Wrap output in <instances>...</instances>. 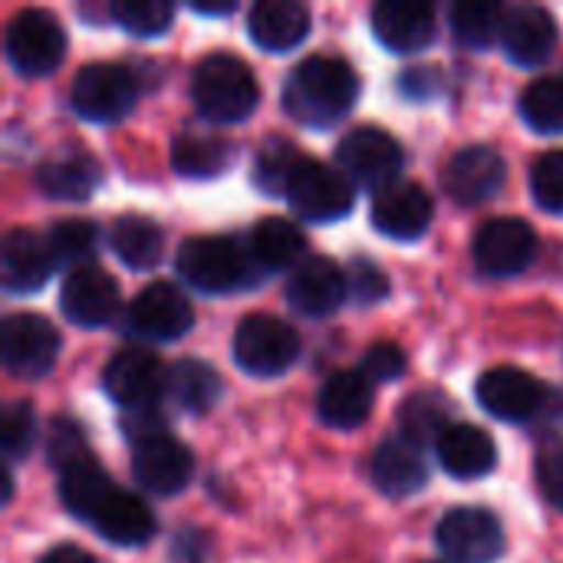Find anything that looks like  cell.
<instances>
[{
	"mask_svg": "<svg viewBox=\"0 0 563 563\" xmlns=\"http://www.w3.org/2000/svg\"><path fill=\"white\" fill-rule=\"evenodd\" d=\"M336 165L350 181H356L360 188L376 195V191L399 181V172L406 165V152L386 129L360 125L340 139Z\"/></svg>",
	"mask_w": 563,
	"mask_h": 563,
	"instance_id": "8",
	"label": "cell"
},
{
	"mask_svg": "<svg viewBox=\"0 0 563 563\" xmlns=\"http://www.w3.org/2000/svg\"><path fill=\"white\" fill-rule=\"evenodd\" d=\"M231 356L247 376H284L300 356V336L287 320L274 313H251L234 330Z\"/></svg>",
	"mask_w": 563,
	"mask_h": 563,
	"instance_id": "5",
	"label": "cell"
},
{
	"mask_svg": "<svg viewBox=\"0 0 563 563\" xmlns=\"http://www.w3.org/2000/svg\"><path fill=\"white\" fill-rule=\"evenodd\" d=\"M561 40L558 20L551 10L538 7V3H518L508 7L505 16V33H501V46L508 53V59L515 66H541L554 56Z\"/></svg>",
	"mask_w": 563,
	"mask_h": 563,
	"instance_id": "21",
	"label": "cell"
},
{
	"mask_svg": "<svg viewBox=\"0 0 563 563\" xmlns=\"http://www.w3.org/2000/svg\"><path fill=\"white\" fill-rule=\"evenodd\" d=\"M406 369H409V356L399 343H373L360 363V373L369 383H396L406 376Z\"/></svg>",
	"mask_w": 563,
	"mask_h": 563,
	"instance_id": "43",
	"label": "cell"
},
{
	"mask_svg": "<svg viewBox=\"0 0 563 563\" xmlns=\"http://www.w3.org/2000/svg\"><path fill=\"white\" fill-rule=\"evenodd\" d=\"M534 472H538V488L544 492V498H548L558 511H563V439H548V442H541Z\"/></svg>",
	"mask_w": 563,
	"mask_h": 563,
	"instance_id": "44",
	"label": "cell"
},
{
	"mask_svg": "<svg viewBox=\"0 0 563 563\" xmlns=\"http://www.w3.org/2000/svg\"><path fill=\"white\" fill-rule=\"evenodd\" d=\"M139 99V79L119 63H89L73 76L69 106L86 122H119Z\"/></svg>",
	"mask_w": 563,
	"mask_h": 563,
	"instance_id": "7",
	"label": "cell"
},
{
	"mask_svg": "<svg viewBox=\"0 0 563 563\" xmlns=\"http://www.w3.org/2000/svg\"><path fill=\"white\" fill-rule=\"evenodd\" d=\"M191 10L201 16H221V13H234V3H191Z\"/></svg>",
	"mask_w": 563,
	"mask_h": 563,
	"instance_id": "50",
	"label": "cell"
},
{
	"mask_svg": "<svg viewBox=\"0 0 563 563\" xmlns=\"http://www.w3.org/2000/svg\"><path fill=\"white\" fill-rule=\"evenodd\" d=\"M505 178H508V165L492 145H465L462 152H455L449 158V165L442 172L445 191L459 205H482V201L495 198L501 191Z\"/></svg>",
	"mask_w": 563,
	"mask_h": 563,
	"instance_id": "19",
	"label": "cell"
},
{
	"mask_svg": "<svg viewBox=\"0 0 563 563\" xmlns=\"http://www.w3.org/2000/svg\"><path fill=\"white\" fill-rule=\"evenodd\" d=\"M369 478L386 498L402 501L429 485V465L422 459V449L399 435V439L379 442L369 462Z\"/></svg>",
	"mask_w": 563,
	"mask_h": 563,
	"instance_id": "24",
	"label": "cell"
},
{
	"mask_svg": "<svg viewBox=\"0 0 563 563\" xmlns=\"http://www.w3.org/2000/svg\"><path fill=\"white\" fill-rule=\"evenodd\" d=\"M518 109L538 135H563V76L534 79L521 92Z\"/></svg>",
	"mask_w": 563,
	"mask_h": 563,
	"instance_id": "36",
	"label": "cell"
},
{
	"mask_svg": "<svg viewBox=\"0 0 563 563\" xmlns=\"http://www.w3.org/2000/svg\"><path fill=\"white\" fill-rule=\"evenodd\" d=\"M122 297H119V284L112 274H106L96 264L76 267L66 274L63 287H59V310L69 323L82 327V330H99L109 327L119 317Z\"/></svg>",
	"mask_w": 563,
	"mask_h": 563,
	"instance_id": "15",
	"label": "cell"
},
{
	"mask_svg": "<svg viewBox=\"0 0 563 563\" xmlns=\"http://www.w3.org/2000/svg\"><path fill=\"white\" fill-rule=\"evenodd\" d=\"M303 162H307V155H303L294 142L274 135V139H267V142L257 148L251 178H254V185H257L264 195H284V198H287L290 181H294V175L300 172Z\"/></svg>",
	"mask_w": 563,
	"mask_h": 563,
	"instance_id": "34",
	"label": "cell"
},
{
	"mask_svg": "<svg viewBox=\"0 0 563 563\" xmlns=\"http://www.w3.org/2000/svg\"><path fill=\"white\" fill-rule=\"evenodd\" d=\"M46 244L53 251L56 267L73 264V271H76V267H86V261L96 254L99 228L92 221H86V218H69V221H59V224L49 228Z\"/></svg>",
	"mask_w": 563,
	"mask_h": 563,
	"instance_id": "39",
	"label": "cell"
},
{
	"mask_svg": "<svg viewBox=\"0 0 563 563\" xmlns=\"http://www.w3.org/2000/svg\"><path fill=\"white\" fill-rule=\"evenodd\" d=\"M360 89V73L346 59L317 53L300 59L284 79V109L300 125L330 129L353 112Z\"/></svg>",
	"mask_w": 563,
	"mask_h": 563,
	"instance_id": "1",
	"label": "cell"
},
{
	"mask_svg": "<svg viewBox=\"0 0 563 563\" xmlns=\"http://www.w3.org/2000/svg\"><path fill=\"white\" fill-rule=\"evenodd\" d=\"M399 426H402V439H409L412 445H426L429 439H442V432L449 429V406L445 399H439L435 393H416L402 402L399 409Z\"/></svg>",
	"mask_w": 563,
	"mask_h": 563,
	"instance_id": "37",
	"label": "cell"
},
{
	"mask_svg": "<svg viewBox=\"0 0 563 563\" xmlns=\"http://www.w3.org/2000/svg\"><path fill=\"white\" fill-rule=\"evenodd\" d=\"M109 16L132 36L152 40L162 36L175 20V3L168 0H115L109 3Z\"/></svg>",
	"mask_w": 563,
	"mask_h": 563,
	"instance_id": "38",
	"label": "cell"
},
{
	"mask_svg": "<svg viewBox=\"0 0 563 563\" xmlns=\"http://www.w3.org/2000/svg\"><path fill=\"white\" fill-rule=\"evenodd\" d=\"M109 247L112 254L132 267V271H148L162 261V247H165V238H162V228L152 221V218H142V214H122L112 221L109 228Z\"/></svg>",
	"mask_w": 563,
	"mask_h": 563,
	"instance_id": "31",
	"label": "cell"
},
{
	"mask_svg": "<svg viewBox=\"0 0 563 563\" xmlns=\"http://www.w3.org/2000/svg\"><path fill=\"white\" fill-rule=\"evenodd\" d=\"M36 563H96V558L89 551L76 548V544H56V548H49Z\"/></svg>",
	"mask_w": 563,
	"mask_h": 563,
	"instance_id": "49",
	"label": "cell"
},
{
	"mask_svg": "<svg viewBox=\"0 0 563 563\" xmlns=\"http://www.w3.org/2000/svg\"><path fill=\"white\" fill-rule=\"evenodd\" d=\"M99 181H102V165L86 148L53 152L36 168L40 191L56 201H82L99 188Z\"/></svg>",
	"mask_w": 563,
	"mask_h": 563,
	"instance_id": "28",
	"label": "cell"
},
{
	"mask_svg": "<svg viewBox=\"0 0 563 563\" xmlns=\"http://www.w3.org/2000/svg\"><path fill=\"white\" fill-rule=\"evenodd\" d=\"M475 396L488 416L511 426H528L534 419H563L561 389L551 393L538 376L518 366H495L482 373V379L475 383Z\"/></svg>",
	"mask_w": 563,
	"mask_h": 563,
	"instance_id": "4",
	"label": "cell"
},
{
	"mask_svg": "<svg viewBox=\"0 0 563 563\" xmlns=\"http://www.w3.org/2000/svg\"><path fill=\"white\" fill-rule=\"evenodd\" d=\"M247 254L261 274L297 271L307 261V238L287 218H264L247 234Z\"/></svg>",
	"mask_w": 563,
	"mask_h": 563,
	"instance_id": "29",
	"label": "cell"
},
{
	"mask_svg": "<svg viewBox=\"0 0 563 563\" xmlns=\"http://www.w3.org/2000/svg\"><path fill=\"white\" fill-rule=\"evenodd\" d=\"M238 158L231 139L214 132H181L172 142V168L185 178H218Z\"/></svg>",
	"mask_w": 563,
	"mask_h": 563,
	"instance_id": "30",
	"label": "cell"
},
{
	"mask_svg": "<svg viewBox=\"0 0 563 563\" xmlns=\"http://www.w3.org/2000/svg\"><path fill=\"white\" fill-rule=\"evenodd\" d=\"M445 79L435 66H412L399 76V92L409 99V102H429L442 92Z\"/></svg>",
	"mask_w": 563,
	"mask_h": 563,
	"instance_id": "46",
	"label": "cell"
},
{
	"mask_svg": "<svg viewBox=\"0 0 563 563\" xmlns=\"http://www.w3.org/2000/svg\"><path fill=\"white\" fill-rule=\"evenodd\" d=\"M505 16H508V7H501V3H452L449 26L462 46L488 49L492 43L501 40Z\"/></svg>",
	"mask_w": 563,
	"mask_h": 563,
	"instance_id": "35",
	"label": "cell"
},
{
	"mask_svg": "<svg viewBox=\"0 0 563 563\" xmlns=\"http://www.w3.org/2000/svg\"><path fill=\"white\" fill-rule=\"evenodd\" d=\"M172 554H175V561L178 563H201L205 561V554H208V538H205L201 531L188 528V531H181V534L175 538Z\"/></svg>",
	"mask_w": 563,
	"mask_h": 563,
	"instance_id": "48",
	"label": "cell"
},
{
	"mask_svg": "<svg viewBox=\"0 0 563 563\" xmlns=\"http://www.w3.org/2000/svg\"><path fill=\"white\" fill-rule=\"evenodd\" d=\"M310 10L300 0H261L247 13L251 40L267 53H290L310 36Z\"/></svg>",
	"mask_w": 563,
	"mask_h": 563,
	"instance_id": "25",
	"label": "cell"
},
{
	"mask_svg": "<svg viewBox=\"0 0 563 563\" xmlns=\"http://www.w3.org/2000/svg\"><path fill=\"white\" fill-rule=\"evenodd\" d=\"M346 280H350V300H356L360 307H369L389 297V277L373 261H363V257L353 261V267L346 271Z\"/></svg>",
	"mask_w": 563,
	"mask_h": 563,
	"instance_id": "45",
	"label": "cell"
},
{
	"mask_svg": "<svg viewBox=\"0 0 563 563\" xmlns=\"http://www.w3.org/2000/svg\"><path fill=\"white\" fill-rule=\"evenodd\" d=\"M112 488H115V482L96 462V455H89V459H82V462H76V465L59 472V501L79 521H89V515L99 508V501Z\"/></svg>",
	"mask_w": 563,
	"mask_h": 563,
	"instance_id": "33",
	"label": "cell"
},
{
	"mask_svg": "<svg viewBox=\"0 0 563 563\" xmlns=\"http://www.w3.org/2000/svg\"><path fill=\"white\" fill-rule=\"evenodd\" d=\"M0 264H3V287L13 297H26V294L43 290L46 280L53 277V271H56V261H53V251H49L46 238H40L30 228L7 231Z\"/></svg>",
	"mask_w": 563,
	"mask_h": 563,
	"instance_id": "23",
	"label": "cell"
},
{
	"mask_svg": "<svg viewBox=\"0 0 563 563\" xmlns=\"http://www.w3.org/2000/svg\"><path fill=\"white\" fill-rule=\"evenodd\" d=\"M435 452H439V465L459 482L485 478L498 465L495 439L472 422H452L435 442Z\"/></svg>",
	"mask_w": 563,
	"mask_h": 563,
	"instance_id": "26",
	"label": "cell"
},
{
	"mask_svg": "<svg viewBox=\"0 0 563 563\" xmlns=\"http://www.w3.org/2000/svg\"><path fill=\"white\" fill-rule=\"evenodd\" d=\"M531 191L544 211L563 214V148L544 152L531 165Z\"/></svg>",
	"mask_w": 563,
	"mask_h": 563,
	"instance_id": "41",
	"label": "cell"
},
{
	"mask_svg": "<svg viewBox=\"0 0 563 563\" xmlns=\"http://www.w3.org/2000/svg\"><path fill=\"white\" fill-rule=\"evenodd\" d=\"M435 544L452 563H495L505 554L508 538L492 511L452 508L435 528Z\"/></svg>",
	"mask_w": 563,
	"mask_h": 563,
	"instance_id": "12",
	"label": "cell"
},
{
	"mask_svg": "<svg viewBox=\"0 0 563 563\" xmlns=\"http://www.w3.org/2000/svg\"><path fill=\"white\" fill-rule=\"evenodd\" d=\"M195 323L191 300L168 280L148 284L125 310V333L142 343H172L181 340Z\"/></svg>",
	"mask_w": 563,
	"mask_h": 563,
	"instance_id": "10",
	"label": "cell"
},
{
	"mask_svg": "<svg viewBox=\"0 0 563 563\" xmlns=\"http://www.w3.org/2000/svg\"><path fill=\"white\" fill-rule=\"evenodd\" d=\"M432 195L416 181H396L373 195V228L393 241H416L432 228Z\"/></svg>",
	"mask_w": 563,
	"mask_h": 563,
	"instance_id": "18",
	"label": "cell"
},
{
	"mask_svg": "<svg viewBox=\"0 0 563 563\" xmlns=\"http://www.w3.org/2000/svg\"><path fill=\"white\" fill-rule=\"evenodd\" d=\"M191 99L198 115L218 125H234L254 115L261 102V86L254 69L234 53H211L191 73Z\"/></svg>",
	"mask_w": 563,
	"mask_h": 563,
	"instance_id": "2",
	"label": "cell"
},
{
	"mask_svg": "<svg viewBox=\"0 0 563 563\" xmlns=\"http://www.w3.org/2000/svg\"><path fill=\"white\" fill-rule=\"evenodd\" d=\"M89 442H86V432L73 422V419H56L49 426V435H46V459L49 465L56 468V475L82 459H89Z\"/></svg>",
	"mask_w": 563,
	"mask_h": 563,
	"instance_id": "42",
	"label": "cell"
},
{
	"mask_svg": "<svg viewBox=\"0 0 563 563\" xmlns=\"http://www.w3.org/2000/svg\"><path fill=\"white\" fill-rule=\"evenodd\" d=\"M36 442V412L30 402H10L3 409V429H0V449L7 465L10 462H23L33 452Z\"/></svg>",
	"mask_w": 563,
	"mask_h": 563,
	"instance_id": "40",
	"label": "cell"
},
{
	"mask_svg": "<svg viewBox=\"0 0 563 563\" xmlns=\"http://www.w3.org/2000/svg\"><path fill=\"white\" fill-rule=\"evenodd\" d=\"M287 201L300 218L317 221V224H330V221H340L350 214L353 185L340 168L307 158L290 181Z\"/></svg>",
	"mask_w": 563,
	"mask_h": 563,
	"instance_id": "14",
	"label": "cell"
},
{
	"mask_svg": "<svg viewBox=\"0 0 563 563\" xmlns=\"http://www.w3.org/2000/svg\"><path fill=\"white\" fill-rule=\"evenodd\" d=\"M63 56L66 30L49 10L30 7L7 23V59L23 79H43L56 73Z\"/></svg>",
	"mask_w": 563,
	"mask_h": 563,
	"instance_id": "6",
	"label": "cell"
},
{
	"mask_svg": "<svg viewBox=\"0 0 563 563\" xmlns=\"http://www.w3.org/2000/svg\"><path fill=\"white\" fill-rule=\"evenodd\" d=\"M168 396L172 402L181 409V412H191V416H205L208 409L218 406L221 399V376L211 363L205 360H178L172 369H168Z\"/></svg>",
	"mask_w": 563,
	"mask_h": 563,
	"instance_id": "32",
	"label": "cell"
},
{
	"mask_svg": "<svg viewBox=\"0 0 563 563\" xmlns=\"http://www.w3.org/2000/svg\"><path fill=\"white\" fill-rule=\"evenodd\" d=\"M287 307L297 317L323 320L333 317L350 297V280L330 257H307L287 280Z\"/></svg>",
	"mask_w": 563,
	"mask_h": 563,
	"instance_id": "16",
	"label": "cell"
},
{
	"mask_svg": "<svg viewBox=\"0 0 563 563\" xmlns=\"http://www.w3.org/2000/svg\"><path fill=\"white\" fill-rule=\"evenodd\" d=\"M119 429L129 439V445L135 449V445H142V442H148L155 435H165L168 422H165V416L158 409H139V412H125Z\"/></svg>",
	"mask_w": 563,
	"mask_h": 563,
	"instance_id": "47",
	"label": "cell"
},
{
	"mask_svg": "<svg viewBox=\"0 0 563 563\" xmlns=\"http://www.w3.org/2000/svg\"><path fill=\"white\" fill-rule=\"evenodd\" d=\"M472 254L485 277H518L538 257V234L521 218H492L478 228Z\"/></svg>",
	"mask_w": 563,
	"mask_h": 563,
	"instance_id": "13",
	"label": "cell"
},
{
	"mask_svg": "<svg viewBox=\"0 0 563 563\" xmlns=\"http://www.w3.org/2000/svg\"><path fill=\"white\" fill-rule=\"evenodd\" d=\"M132 475L145 492L172 498L188 488L195 475V455L185 442L165 432L132 449Z\"/></svg>",
	"mask_w": 563,
	"mask_h": 563,
	"instance_id": "17",
	"label": "cell"
},
{
	"mask_svg": "<svg viewBox=\"0 0 563 563\" xmlns=\"http://www.w3.org/2000/svg\"><path fill=\"white\" fill-rule=\"evenodd\" d=\"M0 353L10 376L43 379L59 360V333L40 313H10L0 330Z\"/></svg>",
	"mask_w": 563,
	"mask_h": 563,
	"instance_id": "11",
	"label": "cell"
},
{
	"mask_svg": "<svg viewBox=\"0 0 563 563\" xmlns=\"http://www.w3.org/2000/svg\"><path fill=\"white\" fill-rule=\"evenodd\" d=\"M102 389L112 402H119L129 412L158 409V399L168 393V369L152 350L125 346L106 363Z\"/></svg>",
	"mask_w": 563,
	"mask_h": 563,
	"instance_id": "9",
	"label": "cell"
},
{
	"mask_svg": "<svg viewBox=\"0 0 563 563\" xmlns=\"http://www.w3.org/2000/svg\"><path fill=\"white\" fill-rule=\"evenodd\" d=\"M175 271L198 294H234V290L254 287L264 277L254 267L247 244H238L218 234L188 238L175 254Z\"/></svg>",
	"mask_w": 563,
	"mask_h": 563,
	"instance_id": "3",
	"label": "cell"
},
{
	"mask_svg": "<svg viewBox=\"0 0 563 563\" xmlns=\"http://www.w3.org/2000/svg\"><path fill=\"white\" fill-rule=\"evenodd\" d=\"M86 525L102 541H109L115 548H142L158 531V521H155L152 508L139 495H132V492H125L119 485L99 501V508L89 515Z\"/></svg>",
	"mask_w": 563,
	"mask_h": 563,
	"instance_id": "22",
	"label": "cell"
},
{
	"mask_svg": "<svg viewBox=\"0 0 563 563\" xmlns=\"http://www.w3.org/2000/svg\"><path fill=\"white\" fill-rule=\"evenodd\" d=\"M373 402V383L360 369H340L323 383L317 396V416L330 429H360L369 419Z\"/></svg>",
	"mask_w": 563,
	"mask_h": 563,
	"instance_id": "27",
	"label": "cell"
},
{
	"mask_svg": "<svg viewBox=\"0 0 563 563\" xmlns=\"http://www.w3.org/2000/svg\"><path fill=\"white\" fill-rule=\"evenodd\" d=\"M435 30V7L422 0H379L373 7V33L393 53H422Z\"/></svg>",
	"mask_w": 563,
	"mask_h": 563,
	"instance_id": "20",
	"label": "cell"
}]
</instances>
